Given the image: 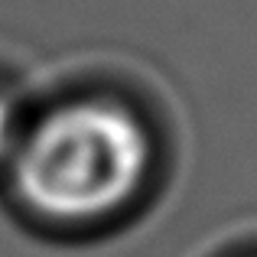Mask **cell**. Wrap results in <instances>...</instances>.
<instances>
[{
  "label": "cell",
  "instance_id": "6da1fadb",
  "mask_svg": "<svg viewBox=\"0 0 257 257\" xmlns=\"http://www.w3.org/2000/svg\"><path fill=\"white\" fill-rule=\"evenodd\" d=\"M153 160L144 120L104 98L69 101L23 131L10 173L26 208L52 221H98L140 192Z\"/></svg>",
  "mask_w": 257,
  "mask_h": 257
},
{
  "label": "cell",
  "instance_id": "7a4b0ae2",
  "mask_svg": "<svg viewBox=\"0 0 257 257\" xmlns=\"http://www.w3.org/2000/svg\"><path fill=\"white\" fill-rule=\"evenodd\" d=\"M23 127H20V114L7 94H0V163H10V157L17 153Z\"/></svg>",
  "mask_w": 257,
  "mask_h": 257
}]
</instances>
